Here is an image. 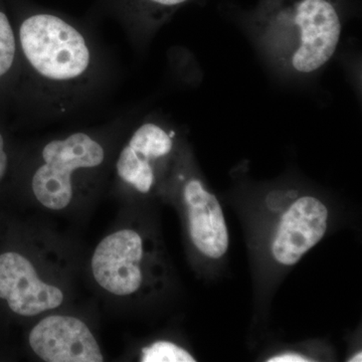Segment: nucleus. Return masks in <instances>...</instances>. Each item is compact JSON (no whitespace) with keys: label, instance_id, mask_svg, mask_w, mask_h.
Segmentation results:
<instances>
[{"label":"nucleus","instance_id":"nucleus-15","mask_svg":"<svg viewBox=\"0 0 362 362\" xmlns=\"http://www.w3.org/2000/svg\"><path fill=\"white\" fill-rule=\"evenodd\" d=\"M361 358H362L361 351H359V352H356V354H354V356H352L351 357H350V358L349 359V361H351V362L359 361V362H361L362 361Z\"/></svg>","mask_w":362,"mask_h":362},{"label":"nucleus","instance_id":"nucleus-10","mask_svg":"<svg viewBox=\"0 0 362 362\" xmlns=\"http://www.w3.org/2000/svg\"><path fill=\"white\" fill-rule=\"evenodd\" d=\"M142 362H195L187 350L169 341H157L142 349Z\"/></svg>","mask_w":362,"mask_h":362},{"label":"nucleus","instance_id":"nucleus-7","mask_svg":"<svg viewBox=\"0 0 362 362\" xmlns=\"http://www.w3.org/2000/svg\"><path fill=\"white\" fill-rule=\"evenodd\" d=\"M30 344L37 356L47 362L104 361L89 328L75 317H47L30 332Z\"/></svg>","mask_w":362,"mask_h":362},{"label":"nucleus","instance_id":"nucleus-9","mask_svg":"<svg viewBox=\"0 0 362 362\" xmlns=\"http://www.w3.org/2000/svg\"><path fill=\"white\" fill-rule=\"evenodd\" d=\"M175 148V133L156 123L142 124L131 136L117 161L121 180L141 194H148L156 181V165Z\"/></svg>","mask_w":362,"mask_h":362},{"label":"nucleus","instance_id":"nucleus-4","mask_svg":"<svg viewBox=\"0 0 362 362\" xmlns=\"http://www.w3.org/2000/svg\"><path fill=\"white\" fill-rule=\"evenodd\" d=\"M286 197L287 206L276 218L269 251L276 264L292 267L323 239L327 232L329 211L314 195L289 192Z\"/></svg>","mask_w":362,"mask_h":362},{"label":"nucleus","instance_id":"nucleus-3","mask_svg":"<svg viewBox=\"0 0 362 362\" xmlns=\"http://www.w3.org/2000/svg\"><path fill=\"white\" fill-rule=\"evenodd\" d=\"M44 164L33 177V192L47 209L59 211L73 199V175L83 169L99 168L105 152L99 142L85 133H74L54 140L42 150Z\"/></svg>","mask_w":362,"mask_h":362},{"label":"nucleus","instance_id":"nucleus-6","mask_svg":"<svg viewBox=\"0 0 362 362\" xmlns=\"http://www.w3.org/2000/svg\"><path fill=\"white\" fill-rule=\"evenodd\" d=\"M188 233L197 251L204 258L218 261L230 247V233L223 207L204 181L190 176L182 188Z\"/></svg>","mask_w":362,"mask_h":362},{"label":"nucleus","instance_id":"nucleus-11","mask_svg":"<svg viewBox=\"0 0 362 362\" xmlns=\"http://www.w3.org/2000/svg\"><path fill=\"white\" fill-rule=\"evenodd\" d=\"M16 42L6 14L0 11V77L6 75L16 58Z\"/></svg>","mask_w":362,"mask_h":362},{"label":"nucleus","instance_id":"nucleus-13","mask_svg":"<svg viewBox=\"0 0 362 362\" xmlns=\"http://www.w3.org/2000/svg\"><path fill=\"white\" fill-rule=\"evenodd\" d=\"M266 361L269 362H309L314 361L310 356L304 354H300L296 351L282 352V354H276L270 356Z\"/></svg>","mask_w":362,"mask_h":362},{"label":"nucleus","instance_id":"nucleus-8","mask_svg":"<svg viewBox=\"0 0 362 362\" xmlns=\"http://www.w3.org/2000/svg\"><path fill=\"white\" fill-rule=\"evenodd\" d=\"M0 298L21 316L39 315L63 303L59 288L40 280L33 264L18 252L0 255Z\"/></svg>","mask_w":362,"mask_h":362},{"label":"nucleus","instance_id":"nucleus-12","mask_svg":"<svg viewBox=\"0 0 362 362\" xmlns=\"http://www.w3.org/2000/svg\"><path fill=\"white\" fill-rule=\"evenodd\" d=\"M146 13L154 18H163L192 0H138Z\"/></svg>","mask_w":362,"mask_h":362},{"label":"nucleus","instance_id":"nucleus-14","mask_svg":"<svg viewBox=\"0 0 362 362\" xmlns=\"http://www.w3.org/2000/svg\"><path fill=\"white\" fill-rule=\"evenodd\" d=\"M7 168V156L4 150V137L0 134V181L6 175Z\"/></svg>","mask_w":362,"mask_h":362},{"label":"nucleus","instance_id":"nucleus-2","mask_svg":"<svg viewBox=\"0 0 362 362\" xmlns=\"http://www.w3.org/2000/svg\"><path fill=\"white\" fill-rule=\"evenodd\" d=\"M20 42L33 71L45 82L70 85L87 75L89 45L75 26L49 13H35L21 23Z\"/></svg>","mask_w":362,"mask_h":362},{"label":"nucleus","instance_id":"nucleus-5","mask_svg":"<svg viewBox=\"0 0 362 362\" xmlns=\"http://www.w3.org/2000/svg\"><path fill=\"white\" fill-rule=\"evenodd\" d=\"M144 242L135 230H119L105 238L92 259L98 284L118 296L139 291L144 280Z\"/></svg>","mask_w":362,"mask_h":362},{"label":"nucleus","instance_id":"nucleus-1","mask_svg":"<svg viewBox=\"0 0 362 362\" xmlns=\"http://www.w3.org/2000/svg\"><path fill=\"white\" fill-rule=\"evenodd\" d=\"M255 33L281 68L308 75L334 54L342 30L340 0H259L251 14Z\"/></svg>","mask_w":362,"mask_h":362}]
</instances>
